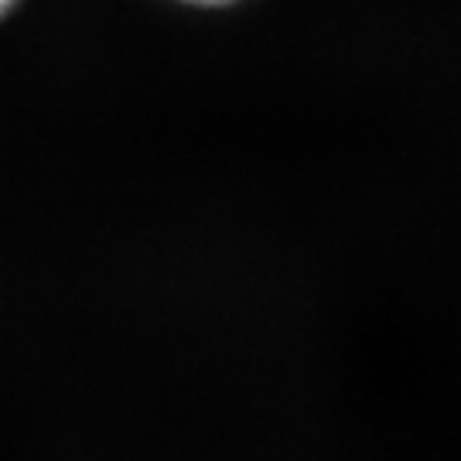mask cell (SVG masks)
<instances>
[{
	"mask_svg": "<svg viewBox=\"0 0 461 461\" xmlns=\"http://www.w3.org/2000/svg\"><path fill=\"white\" fill-rule=\"evenodd\" d=\"M188 4H230V0H188Z\"/></svg>",
	"mask_w": 461,
	"mask_h": 461,
	"instance_id": "6da1fadb",
	"label": "cell"
},
{
	"mask_svg": "<svg viewBox=\"0 0 461 461\" xmlns=\"http://www.w3.org/2000/svg\"><path fill=\"white\" fill-rule=\"evenodd\" d=\"M11 4H14V0H0V14H4V11H11Z\"/></svg>",
	"mask_w": 461,
	"mask_h": 461,
	"instance_id": "7a4b0ae2",
	"label": "cell"
}]
</instances>
